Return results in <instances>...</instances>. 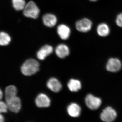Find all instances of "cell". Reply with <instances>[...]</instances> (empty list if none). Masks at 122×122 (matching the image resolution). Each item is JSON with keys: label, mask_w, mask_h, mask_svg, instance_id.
Here are the masks:
<instances>
[{"label": "cell", "mask_w": 122, "mask_h": 122, "mask_svg": "<svg viewBox=\"0 0 122 122\" xmlns=\"http://www.w3.org/2000/svg\"><path fill=\"white\" fill-rule=\"evenodd\" d=\"M8 108L10 111L13 113L19 112L21 108V103L20 99L16 96L8 100H6Z\"/></svg>", "instance_id": "cell-6"}, {"label": "cell", "mask_w": 122, "mask_h": 122, "mask_svg": "<svg viewBox=\"0 0 122 122\" xmlns=\"http://www.w3.org/2000/svg\"><path fill=\"white\" fill-rule=\"evenodd\" d=\"M53 47L51 46L45 45L38 51L37 54V58L39 60H44L46 57L53 52Z\"/></svg>", "instance_id": "cell-11"}, {"label": "cell", "mask_w": 122, "mask_h": 122, "mask_svg": "<svg viewBox=\"0 0 122 122\" xmlns=\"http://www.w3.org/2000/svg\"><path fill=\"white\" fill-rule=\"evenodd\" d=\"M2 96H3V93H2L1 89H0V98L1 99H2Z\"/></svg>", "instance_id": "cell-23"}, {"label": "cell", "mask_w": 122, "mask_h": 122, "mask_svg": "<svg viewBox=\"0 0 122 122\" xmlns=\"http://www.w3.org/2000/svg\"><path fill=\"white\" fill-rule=\"evenodd\" d=\"M35 102L38 107H47L50 106L51 101L49 98L46 95L41 93L36 97Z\"/></svg>", "instance_id": "cell-8"}, {"label": "cell", "mask_w": 122, "mask_h": 122, "mask_svg": "<svg viewBox=\"0 0 122 122\" xmlns=\"http://www.w3.org/2000/svg\"><path fill=\"white\" fill-rule=\"evenodd\" d=\"M47 86L49 89L55 93L59 92L62 87L60 82L57 79L54 78H52L48 80Z\"/></svg>", "instance_id": "cell-12"}, {"label": "cell", "mask_w": 122, "mask_h": 122, "mask_svg": "<svg viewBox=\"0 0 122 122\" xmlns=\"http://www.w3.org/2000/svg\"><path fill=\"white\" fill-rule=\"evenodd\" d=\"M12 3L14 8L17 11L24 10L26 5L25 0H12Z\"/></svg>", "instance_id": "cell-18"}, {"label": "cell", "mask_w": 122, "mask_h": 122, "mask_svg": "<svg viewBox=\"0 0 122 122\" xmlns=\"http://www.w3.org/2000/svg\"><path fill=\"white\" fill-rule=\"evenodd\" d=\"M93 25V22L91 20L87 18H84L76 22L75 27L79 32L86 33L91 30Z\"/></svg>", "instance_id": "cell-3"}, {"label": "cell", "mask_w": 122, "mask_h": 122, "mask_svg": "<svg viewBox=\"0 0 122 122\" xmlns=\"http://www.w3.org/2000/svg\"><path fill=\"white\" fill-rule=\"evenodd\" d=\"M96 32L99 36L102 37H106L110 33V28L108 24L102 22L98 24L96 28Z\"/></svg>", "instance_id": "cell-13"}, {"label": "cell", "mask_w": 122, "mask_h": 122, "mask_svg": "<svg viewBox=\"0 0 122 122\" xmlns=\"http://www.w3.org/2000/svg\"><path fill=\"white\" fill-rule=\"evenodd\" d=\"M69 90L72 92H77L81 88V83L77 79H72L69 81L68 83Z\"/></svg>", "instance_id": "cell-16"}, {"label": "cell", "mask_w": 122, "mask_h": 122, "mask_svg": "<svg viewBox=\"0 0 122 122\" xmlns=\"http://www.w3.org/2000/svg\"><path fill=\"white\" fill-rule=\"evenodd\" d=\"M17 89L13 85H10L7 86L5 90V100H7L16 96Z\"/></svg>", "instance_id": "cell-17"}, {"label": "cell", "mask_w": 122, "mask_h": 122, "mask_svg": "<svg viewBox=\"0 0 122 122\" xmlns=\"http://www.w3.org/2000/svg\"><path fill=\"white\" fill-rule=\"evenodd\" d=\"M39 13L40 10L39 8L32 1H30L26 4L23 12L25 16L34 19L38 18Z\"/></svg>", "instance_id": "cell-2"}, {"label": "cell", "mask_w": 122, "mask_h": 122, "mask_svg": "<svg viewBox=\"0 0 122 122\" xmlns=\"http://www.w3.org/2000/svg\"><path fill=\"white\" fill-rule=\"evenodd\" d=\"M39 65L38 62L34 59L26 60L21 66V71L25 76H31L39 71Z\"/></svg>", "instance_id": "cell-1"}, {"label": "cell", "mask_w": 122, "mask_h": 122, "mask_svg": "<svg viewBox=\"0 0 122 122\" xmlns=\"http://www.w3.org/2000/svg\"><path fill=\"white\" fill-rule=\"evenodd\" d=\"M42 20L46 26L52 28L56 24L57 19L56 17L52 14L47 13L43 16Z\"/></svg>", "instance_id": "cell-10"}, {"label": "cell", "mask_w": 122, "mask_h": 122, "mask_svg": "<svg viewBox=\"0 0 122 122\" xmlns=\"http://www.w3.org/2000/svg\"><path fill=\"white\" fill-rule=\"evenodd\" d=\"M90 1H91V2H96V1H97L98 0H89Z\"/></svg>", "instance_id": "cell-24"}, {"label": "cell", "mask_w": 122, "mask_h": 122, "mask_svg": "<svg viewBox=\"0 0 122 122\" xmlns=\"http://www.w3.org/2000/svg\"><path fill=\"white\" fill-rule=\"evenodd\" d=\"M115 23L117 26L122 28V12L118 14L116 16Z\"/></svg>", "instance_id": "cell-20"}, {"label": "cell", "mask_w": 122, "mask_h": 122, "mask_svg": "<svg viewBox=\"0 0 122 122\" xmlns=\"http://www.w3.org/2000/svg\"><path fill=\"white\" fill-rule=\"evenodd\" d=\"M85 102L87 107L92 110L98 109L102 103L101 99L91 94H89L86 96Z\"/></svg>", "instance_id": "cell-5"}, {"label": "cell", "mask_w": 122, "mask_h": 122, "mask_svg": "<svg viewBox=\"0 0 122 122\" xmlns=\"http://www.w3.org/2000/svg\"><path fill=\"white\" fill-rule=\"evenodd\" d=\"M57 32L61 39L66 40L69 37L71 30L68 25L65 24H61L58 26Z\"/></svg>", "instance_id": "cell-9"}, {"label": "cell", "mask_w": 122, "mask_h": 122, "mask_svg": "<svg viewBox=\"0 0 122 122\" xmlns=\"http://www.w3.org/2000/svg\"><path fill=\"white\" fill-rule=\"evenodd\" d=\"M4 122V118L2 115H0V122Z\"/></svg>", "instance_id": "cell-22"}, {"label": "cell", "mask_w": 122, "mask_h": 122, "mask_svg": "<svg viewBox=\"0 0 122 122\" xmlns=\"http://www.w3.org/2000/svg\"><path fill=\"white\" fill-rule=\"evenodd\" d=\"M67 111L70 116L73 117H77L81 114V107L78 104L72 103L68 106Z\"/></svg>", "instance_id": "cell-15"}, {"label": "cell", "mask_w": 122, "mask_h": 122, "mask_svg": "<svg viewBox=\"0 0 122 122\" xmlns=\"http://www.w3.org/2000/svg\"><path fill=\"white\" fill-rule=\"evenodd\" d=\"M117 113L115 110L111 107H107L103 110L100 114L101 119L105 122H112L117 117Z\"/></svg>", "instance_id": "cell-4"}, {"label": "cell", "mask_w": 122, "mask_h": 122, "mask_svg": "<svg viewBox=\"0 0 122 122\" xmlns=\"http://www.w3.org/2000/svg\"><path fill=\"white\" fill-rule=\"evenodd\" d=\"M11 41V37L9 35L5 32H2L0 34V44L1 45L5 46L9 44Z\"/></svg>", "instance_id": "cell-19"}, {"label": "cell", "mask_w": 122, "mask_h": 122, "mask_svg": "<svg viewBox=\"0 0 122 122\" xmlns=\"http://www.w3.org/2000/svg\"><path fill=\"white\" fill-rule=\"evenodd\" d=\"M55 53L57 56L63 58L69 54L70 50L67 46L64 44H59L55 49Z\"/></svg>", "instance_id": "cell-14"}, {"label": "cell", "mask_w": 122, "mask_h": 122, "mask_svg": "<svg viewBox=\"0 0 122 122\" xmlns=\"http://www.w3.org/2000/svg\"><path fill=\"white\" fill-rule=\"evenodd\" d=\"M122 67L121 61L117 58H110L106 66L107 70L111 72H117L121 69Z\"/></svg>", "instance_id": "cell-7"}, {"label": "cell", "mask_w": 122, "mask_h": 122, "mask_svg": "<svg viewBox=\"0 0 122 122\" xmlns=\"http://www.w3.org/2000/svg\"><path fill=\"white\" fill-rule=\"evenodd\" d=\"M8 109L7 103H5L4 102L0 101V112L1 113H5L7 112Z\"/></svg>", "instance_id": "cell-21"}]
</instances>
